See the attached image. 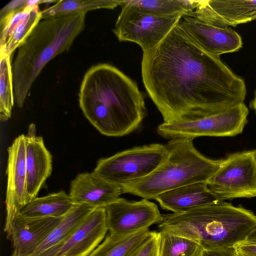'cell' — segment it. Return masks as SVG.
<instances>
[{
	"instance_id": "obj_9",
	"label": "cell",
	"mask_w": 256,
	"mask_h": 256,
	"mask_svg": "<svg viewBox=\"0 0 256 256\" xmlns=\"http://www.w3.org/2000/svg\"><path fill=\"white\" fill-rule=\"evenodd\" d=\"M221 200L256 197V162L253 150L230 154L207 182Z\"/></svg>"
},
{
	"instance_id": "obj_1",
	"label": "cell",
	"mask_w": 256,
	"mask_h": 256,
	"mask_svg": "<svg viewBox=\"0 0 256 256\" xmlns=\"http://www.w3.org/2000/svg\"><path fill=\"white\" fill-rule=\"evenodd\" d=\"M144 87L170 123L204 116L244 102V80L220 59L197 46L177 24L154 48L143 52Z\"/></svg>"
},
{
	"instance_id": "obj_11",
	"label": "cell",
	"mask_w": 256,
	"mask_h": 256,
	"mask_svg": "<svg viewBox=\"0 0 256 256\" xmlns=\"http://www.w3.org/2000/svg\"><path fill=\"white\" fill-rule=\"evenodd\" d=\"M105 208L109 233L114 235L132 234L162 220L157 205L144 198L130 201L120 198Z\"/></svg>"
},
{
	"instance_id": "obj_24",
	"label": "cell",
	"mask_w": 256,
	"mask_h": 256,
	"mask_svg": "<svg viewBox=\"0 0 256 256\" xmlns=\"http://www.w3.org/2000/svg\"><path fill=\"white\" fill-rule=\"evenodd\" d=\"M9 55L0 50V119L8 120L14 105L12 64Z\"/></svg>"
},
{
	"instance_id": "obj_34",
	"label": "cell",
	"mask_w": 256,
	"mask_h": 256,
	"mask_svg": "<svg viewBox=\"0 0 256 256\" xmlns=\"http://www.w3.org/2000/svg\"><path fill=\"white\" fill-rule=\"evenodd\" d=\"M240 256V254H238V253L236 252V256Z\"/></svg>"
},
{
	"instance_id": "obj_33",
	"label": "cell",
	"mask_w": 256,
	"mask_h": 256,
	"mask_svg": "<svg viewBox=\"0 0 256 256\" xmlns=\"http://www.w3.org/2000/svg\"><path fill=\"white\" fill-rule=\"evenodd\" d=\"M253 152H254V159L256 162V149H255L254 150H253Z\"/></svg>"
},
{
	"instance_id": "obj_8",
	"label": "cell",
	"mask_w": 256,
	"mask_h": 256,
	"mask_svg": "<svg viewBox=\"0 0 256 256\" xmlns=\"http://www.w3.org/2000/svg\"><path fill=\"white\" fill-rule=\"evenodd\" d=\"M122 10L112 31L120 42H131L142 52L160 44L182 16H160L145 12L122 0Z\"/></svg>"
},
{
	"instance_id": "obj_19",
	"label": "cell",
	"mask_w": 256,
	"mask_h": 256,
	"mask_svg": "<svg viewBox=\"0 0 256 256\" xmlns=\"http://www.w3.org/2000/svg\"><path fill=\"white\" fill-rule=\"evenodd\" d=\"M164 210L180 214L206 204L222 201L208 188L206 182L184 186L158 196L156 200Z\"/></svg>"
},
{
	"instance_id": "obj_22",
	"label": "cell",
	"mask_w": 256,
	"mask_h": 256,
	"mask_svg": "<svg viewBox=\"0 0 256 256\" xmlns=\"http://www.w3.org/2000/svg\"><path fill=\"white\" fill-rule=\"evenodd\" d=\"M149 228L124 236L109 233L88 256H127L152 234Z\"/></svg>"
},
{
	"instance_id": "obj_30",
	"label": "cell",
	"mask_w": 256,
	"mask_h": 256,
	"mask_svg": "<svg viewBox=\"0 0 256 256\" xmlns=\"http://www.w3.org/2000/svg\"><path fill=\"white\" fill-rule=\"evenodd\" d=\"M236 248V252L242 256H256V244L241 243Z\"/></svg>"
},
{
	"instance_id": "obj_18",
	"label": "cell",
	"mask_w": 256,
	"mask_h": 256,
	"mask_svg": "<svg viewBox=\"0 0 256 256\" xmlns=\"http://www.w3.org/2000/svg\"><path fill=\"white\" fill-rule=\"evenodd\" d=\"M194 9L206 19L222 26H236L256 20V0H195Z\"/></svg>"
},
{
	"instance_id": "obj_5",
	"label": "cell",
	"mask_w": 256,
	"mask_h": 256,
	"mask_svg": "<svg viewBox=\"0 0 256 256\" xmlns=\"http://www.w3.org/2000/svg\"><path fill=\"white\" fill-rule=\"evenodd\" d=\"M194 138L170 139L166 144V160L148 176L122 184V194L146 200L191 184L206 182L220 167L223 159L214 160L200 154L194 147Z\"/></svg>"
},
{
	"instance_id": "obj_29",
	"label": "cell",
	"mask_w": 256,
	"mask_h": 256,
	"mask_svg": "<svg viewBox=\"0 0 256 256\" xmlns=\"http://www.w3.org/2000/svg\"><path fill=\"white\" fill-rule=\"evenodd\" d=\"M32 0H13L8 3L0 10V16L30 4Z\"/></svg>"
},
{
	"instance_id": "obj_32",
	"label": "cell",
	"mask_w": 256,
	"mask_h": 256,
	"mask_svg": "<svg viewBox=\"0 0 256 256\" xmlns=\"http://www.w3.org/2000/svg\"><path fill=\"white\" fill-rule=\"evenodd\" d=\"M251 107L256 112V94L255 96L251 103Z\"/></svg>"
},
{
	"instance_id": "obj_25",
	"label": "cell",
	"mask_w": 256,
	"mask_h": 256,
	"mask_svg": "<svg viewBox=\"0 0 256 256\" xmlns=\"http://www.w3.org/2000/svg\"><path fill=\"white\" fill-rule=\"evenodd\" d=\"M148 13L160 16H182L192 10L195 0H126Z\"/></svg>"
},
{
	"instance_id": "obj_2",
	"label": "cell",
	"mask_w": 256,
	"mask_h": 256,
	"mask_svg": "<svg viewBox=\"0 0 256 256\" xmlns=\"http://www.w3.org/2000/svg\"><path fill=\"white\" fill-rule=\"evenodd\" d=\"M78 102L90 122L108 136L120 137L132 132L147 114L143 94L136 83L107 64L94 66L85 74Z\"/></svg>"
},
{
	"instance_id": "obj_15",
	"label": "cell",
	"mask_w": 256,
	"mask_h": 256,
	"mask_svg": "<svg viewBox=\"0 0 256 256\" xmlns=\"http://www.w3.org/2000/svg\"><path fill=\"white\" fill-rule=\"evenodd\" d=\"M108 231L105 208H96L75 229L54 256H88Z\"/></svg>"
},
{
	"instance_id": "obj_7",
	"label": "cell",
	"mask_w": 256,
	"mask_h": 256,
	"mask_svg": "<svg viewBox=\"0 0 256 256\" xmlns=\"http://www.w3.org/2000/svg\"><path fill=\"white\" fill-rule=\"evenodd\" d=\"M248 110L244 102L218 112L195 118L159 125L157 132L167 139L202 136H234L242 133Z\"/></svg>"
},
{
	"instance_id": "obj_23",
	"label": "cell",
	"mask_w": 256,
	"mask_h": 256,
	"mask_svg": "<svg viewBox=\"0 0 256 256\" xmlns=\"http://www.w3.org/2000/svg\"><path fill=\"white\" fill-rule=\"evenodd\" d=\"M122 0H61L42 11V19L85 13L98 9H114Z\"/></svg>"
},
{
	"instance_id": "obj_16",
	"label": "cell",
	"mask_w": 256,
	"mask_h": 256,
	"mask_svg": "<svg viewBox=\"0 0 256 256\" xmlns=\"http://www.w3.org/2000/svg\"><path fill=\"white\" fill-rule=\"evenodd\" d=\"M64 217L26 218L17 216L8 238L12 244L11 256H31Z\"/></svg>"
},
{
	"instance_id": "obj_26",
	"label": "cell",
	"mask_w": 256,
	"mask_h": 256,
	"mask_svg": "<svg viewBox=\"0 0 256 256\" xmlns=\"http://www.w3.org/2000/svg\"><path fill=\"white\" fill-rule=\"evenodd\" d=\"M158 256H196L201 246L196 241L158 230Z\"/></svg>"
},
{
	"instance_id": "obj_3",
	"label": "cell",
	"mask_w": 256,
	"mask_h": 256,
	"mask_svg": "<svg viewBox=\"0 0 256 256\" xmlns=\"http://www.w3.org/2000/svg\"><path fill=\"white\" fill-rule=\"evenodd\" d=\"M256 226V216L252 211L218 201L183 213L162 214L158 228L214 250L236 247Z\"/></svg>"
},
{
	"instance_id": "obj_12",
	"label": "cell",
	"mask_w": 256,
	"mask_h": 256,
	"mask_svg": "<svg viewBox=\"0 0 256 256\" xmlns=\"http://www.w3.org/2000/svg\"><path fill=\"white\" fill-rule=\"evenodd\" d=\"M8 152L6 216L4 230L8 239L15 218L26 205L25 135L22 134L16 137L8 148Z\"/></svg>"
},
{
	"instance_id": "obj_28",
	"label": "cell",
	"mask_w": 256,
	"mask_h": 256,
	"mask_svg": "<svg viewBox=\"0 0 256 256\" xmlns=\"http://www.w3.org/2000/svg\"><path fill=\"white\" fill-rule=\"evenodd\" d=\"M236 247L207 250L200 248L196 256H235Z\"/></svg>"
},
{
	"instance_id": "obj_14",
	"label": "cell",
	"mask_w": 256,
	"mask_h": 256,
	"mask_svg": "<svg viewBox=\"0 0 256 256\" xmlns=\"http://www.w3.org/2000/svg\"><path fill=\"white\" fill-rule=\"evenodd\" d=\"M25 143L28 204L37 197L46 179L50 176L52 160L42 138L36 135V126L32 123L29 125L25 135Z\"/></svg>"
},
{
	"instance_id": "obj_31",
	"label": "cell",
	"mask_w": 256,
	"mask_h": 256,
	"mask_svg": "<svg viewBox=\"0 0 256 256\" xmlns=\"http://www.w3.org/2000/svg\"><path fill=\"white\" fill-rule=\"evenodd\" d=\"M242 243L256 244V226L249 232Z\"/></svg>"
},
{
	"instance_id": "obj_21",
	"label": "cell",
	"mask_w": 256,
	"mask_h": 256,
	"mask_svg": "<svg viewBox=\"0 0 256 256\" xmlns=\"http://www.w3.org/2000/svg\"><path fill=\"white\" fill-rule=\"evenodd\" d=\"M76 204L68 194L62 190L36 197L24 206L18 216L26 218H62Z\"/></svg>"
},
{
	"instance_id": "obj_4",
	"label": "cell",
	"mask_w": 256,
	"mask_h": 256,
	"mask_svg": "<svg viewBox=\"0 0 256 256\" xmlns=\"http://www.w3.org/2000/svg\"><path fill=\"white\" fill-rule=\"evenodd\" d=\"M86 14L42 19L18 48L12 64L14 102L22 108L45 66L68 51L84 30Z\"/></svg>"
},
{
	"instance_id": "obj_20",
	"label": "cell",
	"mask_w": 256,
	"mask_h": 256,
	"mask_svg": "<svg viewBox=\"0 0 256 256\" xmlns=\"http://www.w3.org/2000/svg\"><path fill=\"white\" fill-rule=\"evenodd\" d=\"M96 208L76 204L62 220L31 256H54L75 229Z\"/></svg>"
},
{
	"instance_id": "obj_27",
	"label": "cell",
	"mask_w": 256,
	"mask_h": 256,
	"mask_svg": "<svg viewBox=\"0 0 256 256\" xmlns=\"http://www.w3.org/2000/svg\"><path fill=\"white\" fill-rule=\"evenodd\" d=\"M158 232L152 231L151 234L127 256H158Z\"/></svg>"
},
{
	"instance_id": "obj_10",
	"label": "cell",
	"mask_w": 256,
	"mask_h": 256,
	"mask_svg": "<svg viewBox=\"0 0 256 256\" xmlns=\"http://www.w3.org/2000/svg\"><path fill=\"white\" fill-rule=\"evenodd\" d=\"M177 26L192 42L213 56H220L236 52L242 45L241 36L235 30L210 22L200 16L194 7L180 17Z\"/></svg>"
},
{
	"instance_id": "obj_6",
	"label": "cell",
	"mask_w": 256,
	"mask_h": 256,
	"mask_svg": "<svg viewBox=\"0 0 256 256\" xmlns=\"http://www.w3.org/2000/svg\"><path fill=\"white\" fill-rule=\"evenodd\" d=\"M168 154L166 145L152 144L136 146L100 159L93 172L106 180L121 186L148 176Z\"/></svg>"
},
{
	"instance_id": "obj_17",
	"label": "cell",
	"mask_w": 256,
	"mask_h": 256,
	"mask_svg": "<svg viewBox=\"0 0 256 256\" xmlns=\"http://www.w3.org/2000/svg\"><path fill=\"white\" fill-rule=\"evenodd\" d=\"M120 186L102 178L94 172L78 174L70 185L69 196L77 204L105 208L120 198Z\"/></svg>"
},
{
	"instance_id": "obj_13",
	"label": "cell",
	"mask_w": 256,
	"mask_h": 256,
	"mask_svg": "<svg viewBox=\"0 0 256 256\" xmlns=\"http://www.w3.org/2000/svg\"><path fill=\"white\" fill-rule=\"evenodd\" d=\"M48 2L32 0L27 6L0 16V50L10 56L42 20L38 5Z\"/></svg>"
}]
</instances>
